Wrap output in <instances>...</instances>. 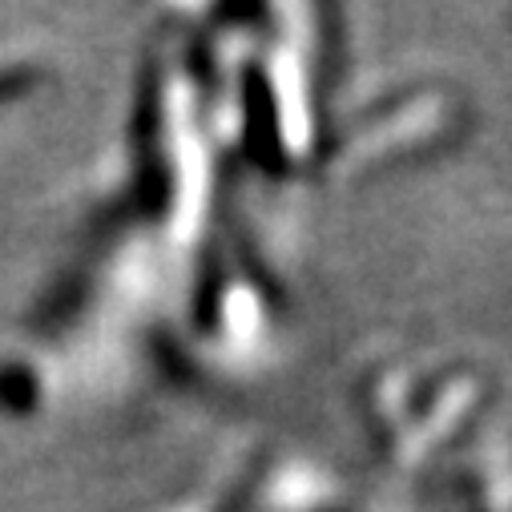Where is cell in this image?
Returning <instances> with one entry per match:
<instances>
[{
  "mask_svg": "<svg viewBox=\"0 0 512 512\" xmlns=\"http://www.w3.org/2000/svg\"><path fill=\"white\" fill-rule=\"evenodd\" d=\"M25 85H29V77H25V73H0V101L17 97Z\"/></svg>",
  "mask_w": 512,
  "mask_h": 512,
  "instance_id": "cell-1",
  "label": "cell"
}]
</instances>
